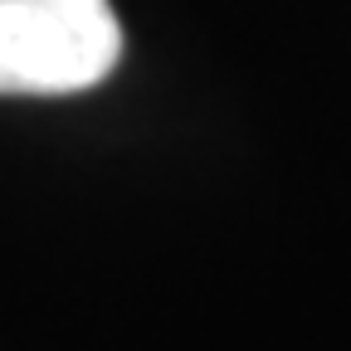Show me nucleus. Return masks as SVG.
I'll use <instances>...</instances> for the list:
<instances>
[{"label": "nucleus", "instance_id": "nucleus-1", "mask_svg": "<svg viewBox=\"0 0 351 351\" xmlns=\"http://www.w3.org/2000/svg\"><path fill=\"white\" fill-rule=\"evenodd\" d=\"M117 59L122 25L112 0H0V93H88Z\"/></svg>", "mask_w": 351, "mask_h": 351}]
</instances>
